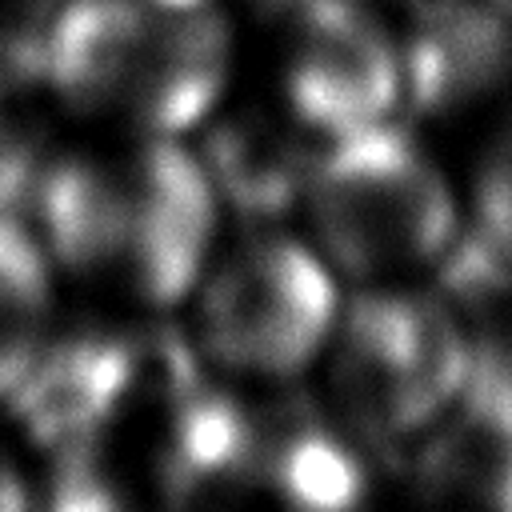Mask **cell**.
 <instances>
[{"mask_svg":"<svg viewBox=\"0 0 512 512\" xmlns=\"http://www.w3.org/2000/svg\"><path fill=\"white\" fill-rule=\"evenodd\" d=\"M28 220L56 264L144 308L192 296L212 260L216 184L180 136H132L40 164Z\"/></svg>","mask_w":512,"mask_h":512,"instance_id":"cell-1","label":"cell"},{"mask_svg":"<svg viewBox=\"0 0 512 512\" xmlns=\"http://www.w3.org/2000/svg\"><path fill=\"white\" fill-rule=\"evenodd\" d=\"M228 28L192 0H64L40 36L56 104L132 136H184L228 84Z\"/></svg>","mask_w":512,"mask_h":512,"instance_id":"cell-2","label":"cell"},{"mask_svg":"<svg viewBox=\"0 0 512 512\" xmlns=\"http://www.w3.org/2000/svg\"><path fill=\"white\" fill-rule=\"evenodd\" d=\"M312 248L352 284H400L436 264L460 228L456 188L392 120L328 136L304 172Z\"/></svg>","mask_w":512,"mask_h":512,"instance_id":"cell-3","label":"cell"},{"mask_svg":"<svg viewBox=\"0 0 512 512\" xmlns=\"http://www.w3.org/2000/svg\"><path fill=\"white\" fill-rule=\"evenodd\" d=\"M476 344L464 320L432 292L360 284L344 296L324 348L336 420L376 444L428 436L460 400Z\"/></svg>","mask_w":512,"mask_h":512,"instance_id":"cell-4","label":"cell"},{"mask_svg":"<svg viewBox=\"0 0 512 512\" xmlns=\"http://www.w3.org/2000/svg\"><path fill=\"white\" fill-rule=\"evenodd\" d=\"M188 300L208 364L240 380L288 384L320 364L344 292L312 240L276 232L212 256Z\"/></svg>","mask_w":512,"mask_h":512,"instance_id":"cell-5","label":"cell"},{"mask_svg":"<svg viewBox=\"0 0 512 512\" xmlns=\"http://www.w3.org/2000/svg\"><path fill=\"white\" fill-rule=\"evenodd\" d=\"M280 84L292 116L328 140L392 120L408 92V64L364 0H304L284 40Z\"/></svg>","mask_w":512,"mask_h":512,"instance_id":"cell-6","label":"cell"},{"mask_svg":"<svg viewBox=\"0 0 512 512\" xmlns=\"http://www.w3.org/2000/svg\"><path fill=\"white\" fill-rule=\"evenodd\" d=\"M420 484L436 500L512 508V360L476 348L460 400L428 432Z\"/></svg>","mask_w":512,"mask_h":512,"instance_id":"cell-7","label":"cell"},{"mask_svg":"<svg viewBox=\"0 0 512 512\" xmlns=\"http://www.w3.org/2000/svg\"><path fill=\"white\" fill-rule=\"evenodd\" d=\"M344 424L316 416L300 404H276L256 412L252 484L268 488L284 504L344 508L364 492V468L344 440Z\"/></svg>","mask_w":512,"mask_h":512,"instance_id":"cell-8","label":"cell"},{"mask_svg":"<svg viewBox=\"0 0 512 512\" xmlns=\"http://www.w3.org/2000/svg\"><path fill=\"white\" fill-rule=\"evenodd\" d=\"M56 280L32 220L20 208H0V404L52 340Z\"/></svg>","mask_w":512,"mask_h":512,"instance_id":"cell-9","label":"cell"},{"mask_svg":"<svg viewBox=\"0 0 512 512\" xmlns=\"http://www.w3.org/2000/svg\"><path fill=\"white\" fill-rule=\"evenodd\" d=\"M472 224L488 256L512 272V120L492 136L472 172Z\"/></svg>","mask_w":512,"mask_h":512,"instance_id":"cell-10","label":"cell"},{"mask_svg":"<svg viewBox=\"0 0 512 512\" xmlns=\"http://www.w3.org/2000/svg\"><path fill=\"white\" fill-rule=\"evenodd\" d=\"M28 504V492H24V476H20V468H16V460L4 452V444H0V512H8V508H24Z\"/></svg>","mask_w":512,"mask_h":512,"instance_id":"cell-11","label":"cell"},{"mask_svg":"<svg viewBox=\"0 0 512 512\" xmlns=\"http://www.w3.org/2000/svg\"><path fill=\"white\" fill-rule=\"evenodd\" d=\"M500 4H504V8H508V12H512V0H500Z\"/></svg>","mask_w":512,"mask_h":512,"instance_id":"cell-12","label":"cell"}]
</instances>
